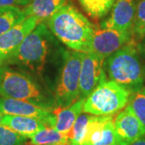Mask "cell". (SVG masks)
I'll return each instance as SVG.
<instances>
[{"mask_svg":"<svg viewBox=\"0 0 145 145\" xmlns=\"http://www.w3.org/2000/svg\"><path fill=\"white\" fill-rule=\"evenodd\" d=\"M53 36L72 51L89 52L95 26L73 6L65 4L47 20Z\"/></svg>","mask_w":145,"mask_h":145,"instance_id":"6da1fadb","label":"cell"},{"mask_svg":"<svg viewBox=\"0 0 145 145\" xmlns=\"http://www.w3.org/2000/svg\"><path fill=\"white\" fill-rule=\"evenodd\" d=\"M138 43L133 38L118 51L105 59L107 78L130 93L144 87V66L141 62Z\"/></svg>","mask_w":145,"mask_h":145,"instance_id":"7a4b0ae2","label":"cell"},{"mask_svg":"<svg viewBox=\"0 0 145 145\" xmlns=\"http://www.w3.org/2000/svg\"><path fill=\"white\" fill-rule=\"evenodd\" d=\"M0 97L30 102L43 108L54 110V98L28 73L0 65Z\"/></svg>","mask_w":145,"mask_h":145,"instance_id":"3957f363","label":"cell"},{"mask_svg":"<svg viewBox=\"0 0 145 145\" xmlns=\"http://www.w3.org/2000/svg\"><path fill=\"white\" fill-rule=\"evenodd\" d=\"M52 34L46 24L39 23L16 50L0 63V65H18L36 73H41L48 57L52 42Z\"/></svg>","mask_w":145,"mask_h":145,"instance_id":"277c9868","label":"cell"},{"mask_svg":"<svg viewBox=\"0 0 145 145\" xmlns=\"http://www.w3.org/2000/svg\"><path fill=\"white\" fill-rule=\"evenodd\" d=\"M130 95L116 82L106 80L85 100L82 112L92 115H115L127 106Z\"/></svg>","mask_w":145,"mask_h":145,"instance_id":"5b68a950","label":"cell"},{"mask_svg":"<svg viewBox=\"0 0 145 145\" xmlns=\"http://www.w3.org/2000/svg\"><path fill=\"white\" fill-rule=\"evenodd\" d=\"M54 94L55 106L67 107L79 99V78L82 52L66 51Z\"/></svg>","mask_w":145,"mask_h":145,"instance_id":"8992f818","label":"cell"},{"mask_svg":"<svg viewBox=\"0 0 145 145\" xmlns=\"http://www.w3.org/2000/svg\"><path fill=\"white\" fill-rule=\"evenodd\" d=\"M105 59L89 52H82L79 78V99L86 100L101 83L108 80L104 68Z\"/></svg>","mask_w":145,"mask_h":145,"instance_id":"52a82bcc","label":"cell"},{"mask_svg":"<svg viewBox=\"0 0 145 145\" xmlns=\"http://www.w3.org/2000/svg\"><path fill=\"white\" fill-rule=\"evenodd\" d=\"M131 38V31L95 27L89 52L106 59L124 46Z\"/></svg>","mask_w":145,"mask_h":145,"instance_id":"ba28073f","label":"cell"},{"mask_svg":"<svg viewBox=\"0 0 145 145\" xmlns=\"http://www.w3.org/2000/svg\"><path fill=\"white\" fill-rule=\"evenodd\" d=\"M114 117L90 114L81 145H119L113 124Z\"/></svg>","mask_w":145,"mask_h":145,"instance_id":"9c48e42d","label":"cell"},{"mask_svg":"<svg viewBox=\"0 0 145 145\" xmlns=\"http://www.w3.org/2000/svg\"><path fill=\"white\" fill-rule=\"evenodd\" d=\"M113 124L119 145H131L145 136V127L127 105L114 116Z\"/></svg>","mask_w":145,"mask_h":145,"instance_id":"30bf717a","label":"cell"},{"mask_svg":"<svg viewBox=\"0 0 145 145\" xmlns=\"http://www.w3.org/2000/svg\"><path fill=\"white\" fill-rule=\"evenodd\" d=\"M52 110L24 100L0 97V112L3 114L34 117L42 120L47 127H51L54 117Z\"/></svg>","mask_w":145,"mask_h":145,"instance_id":"8fae6325","label":"cell"},{"mask_svg":"<svg viewBox=\"0 0 145 145\" xmlns=\"http://www.w3.org/2000/svg\"><path fill=\"white\" fill-rule=\"evenodd\" d=\"M136 4V0H116L109 16L102 22L101 27L131 32Z\"/></svg>","mask_w":145,"mask_h":145,"instance_id":"7c38bea8","label":"cell"},{"mask_svg":"<svg viewBox=\"0 0 145 145\" xmlns=\"http://www.w3.org/2000/svg\"><path fill=\"white\" fill-rule=\"evenodd\" d=\"M39 23L40 22L35 17H27L24 20L0 35V63L16 50Z\"/></svg>","mask_w":145,"mask_h":145,"instance_id":"4fadbf2b","label":"cell"},{"mask_svg":"<svg viewBox=\"0 0 145 145\" xmlns=\"http://www.w3.org/2000/svg\"><path fill=\"white\" fill-rule=\"evenodd\" d=\"M85 100L78 99L67 107H57L52 110L54 115L52 127L68 135L79 114L82 112Z\"/></svg>","mask_w":145,"mask_h":145,"instance_id":"5bb4252c","label":"cell"},{"mask_svg":"<svg viewBox=\"0 0 145 145\" xmlns=\"http://www.w3.org/2000/svg\"><path fill=\"white\" fill-rule=\"evenodd\" d=\"M2 125L9 127L27 139H30L37 131L47 127L42 120L37 118L7 114H3Z\"/></svg>","mask_w":145,"mask_h":145,"instance_id":"9a60e30c","label":"cell"},{"mask_svg":"<svg viewBox=\"0 0 145 145\" xmlns=\"http://www.w3.org/2000/svg\"><path fill=\"white\" fill-rule=\"evenodd\" d=\"M67 0H31L24 7L27 17H35L40 22L48 20L65 5Z\"/></svg>","mask_w":145,"mask_h":145,"instance_id":"2e32d148","label":"cell"},{"mask_svg":"<svg viewBox=\"0 0 145 145\" xmlns=\"http://www.w3.org/2000/svg\"><path fill=\"white\" fill-rule=\"evenodd\" d=\"M31 145H69L68 136L51 127H45L30 138Z\"/></svg>","mask_w":145,"mask_h":145,"instance_id":"e0dca14e","label":"cell"},{"mask_svg":"<svg viewBox=\"0 0 145 145\" xmlns=\"http://www.w3.org/2000/svg\"><path fill=\"white\" fill-rule=\"evenodd\" d=\"M26 18L24 9L19 7H0V35L10 30Z\"/></svg>","mask_w":145,"mask_h":145,"instance_id":"ac0fdd59","label":"cell"},{"mask_svg":"<svg viewBox=\"0 0 145 145\" xmlns=\"http://www.w3.org/2000/svg\"><path fill=\"white\" fill-rule=\"evenodd\" d=\"M116 0H78L86 13L93 20H100L108 14Z\"/></svg>","mask_w":145,"mask_h":145,"instance_id":"d6986e66","label":"cell"},{"mask_svg":"<svg viewBox=\"0 0 145 145\" xmlns=\"http://www.w3.org/2000/svg\"><path fill=\"white\" fill-rule=\"evenodd\" d=\"M90 114L87 113H81L76 119L74 124L68 134V140L69 145H81L82 142L86 125Z\"/></svg>","mask_w":145,"mask_h":145,"instance_id":"ffe728a7","label":"cell"},{"mask_svg":"<svg viewBox=\"0 0 145 145\" xmlns=\"http://www.w3.org/2000/svg\"><path fill=\"white\" fill-rule=\"evenodd\" d=\"M131 36L135 41H140L145 37V0H140L136 4Z\"/></svg>","mask_w":145,"mask_h":145,"instance_id":"44dd1931","label":"cell"},{"mask_svg":"<svg viewBox=\"0 0 145 145\" xmlns=\"http://www.w3.org/2000/svg\"><path fill=\"white\" fill-rule=\"evenodd\" d=\"M127 106L145 127V86L131 93Z\"/></svg>","mask_w":145,"mask_h":145,"instance_id":"7402d4cb","label":"cell"},{"mask_svg":"<svg viewBox=\"0 0 145 145\" xmlns=\"http://www.w3.org/2000/svg\"><path fill=\"white\" fill-rule=\"evenodd\" d=\"M27 138L4 125H0V145H25Z\"/></svg>","mask_w":145,"mask_h":145,"instance_id":"603a6c76","label":"cell"},{"mask_svg":"<svg viewBox=\"0 0 145 145\" xmlns=\"http://www.w3.org/2000/svg\"><path fill=\"white\" fill-rule=\"evenodd\" d=\"M30 1L31 0H0V7H25L30 3Z\"/></svg>","mask_w":145,"mask_h":145,"instance_id":"cb8c5ba5","label":"cell"},{"mask_svg":"<svg viewBox=\"0 0 145 145\" xmlns=\"http://www.w3.org/2000/svg\"><path fill=\"white\" fill-rule=\"evenodd\" d=\"M138 48H139L140 54L145 57V37L143 38L138 44Z\"/></svg>","mask_w":145,"mask_h":145,"instance_id":"d4e9b609","label":"cell"},{"mask_svg":"<svg viewBox=\"0 0 145 145\" xmlns=\"http://www.w3.org/2000/svg\"><path fill=\"white\" fill-rule=\"evenodd\" d=\"M131 145H145V136L140 139V140H138L137 141L134 142Z\"/></svg>","mask_w":145,"mask_h":145,"instance_id":"484cf974","label":"cell"},{"mask_svg":"<svg viewBox=\"0 0 145 145\" xmlns=\"http://www.w3.org/2000/svg\"><path fill=\"white\" fill-rule=\"evenodd\" d=\"M3 114L0 112V125H2V122H3Z\"/></svg>","mask_w":145,"mask_h":145,"instance_id":"4316f807","label":"cell"},{"mask_svg":"<svg viewBox=\"0 0 145 145\" xmlns=\"http://www.w3.org/2000/svg\"><path fill=\"white\" fill-rule=\"evenodd\" d=\"M144 79H145V65H144Z\"/></svg>","mask_w":145,"mask_h":145,"instance_id":"83f0119b","label":"cell"}]
</instances>
